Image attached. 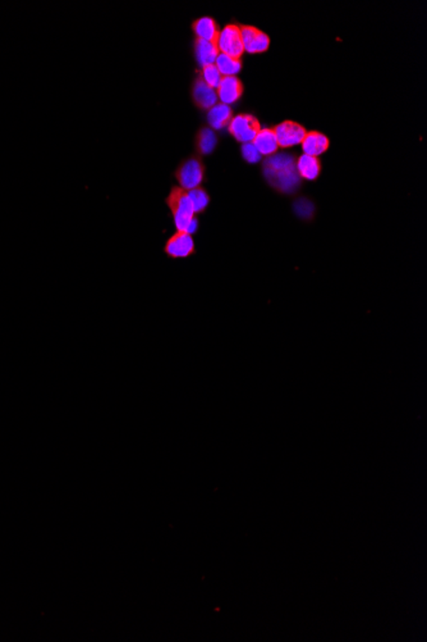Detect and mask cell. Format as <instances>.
<instances>
[{"mask_svg": "<svg viewBox=\"0 0 427 642\" xmlns=\"http://www.w3.org/2000/svg\"><path fill=\"white\" fill-rule=\"evenodd\" d=\"M191 28H192L193 34L196 36V39H201V40H205V42L218 45L220 28H219L218 22L213 17L205 16V17L198 18V19H195L192 22Z\"/></svg>", "mask_w": 427, "mask_h": 642, "instance_id": "obj_11", "label": "cell"}, {"mask_svg": "<svg viewBox=\"0 0 427 642\" xmlns=\"http://www.w3.org/2000/svg\"><path fill=\"white\" fill-rule=\"evenodd\" d=\"M261 125L259 119L252 116V115H237L236 117L232 118V121L228 125V131L229 134L237 140L242 142H252L256 137V135L260 133Z\"/></svg>", "mask_w": 427, "mask_h": 642, "instance_id": "obj_4", "label": "cell"}, {"mask_svg": "<svg viewBox=\"0 0 427 642\" xmlns=\"http://www.w3.org/2000/svg\"><path fill=\"white\" fill-rule=\"evenodd\" d=\"M218 142H219V137L213 128H210L209 126L201 127L195 136V149H196L198 155L200 157L210 155L216 149Z\"/></svg>", "mask_w": 427, "mask_h": 642, "instance_id": "obj_12", "label": "cell"}, {"mask_svg": "<svg viewBox=\"0 0 427 642\" xmlns=\"http://www.w3.org/2000/svg\"><path fill=\"white\" fill-rule=\"evenodd\" d=\"M165 204L171 210L173 223L177 231L187 233L192 221L196 218L189 192L183 190L180 186H173L165 199Z\"/></svg>", "mask_w": 427, "mask_h": 642, "instance_id": "obj_2", "label": "cell"}, {"mask_svg": "<svg viewBox=\"0 0 427 642\" xmlns=\"http://www.w3.org/2000/svg\"><path fill=\"white\" fill-rule=\"evenodd\" d=\"M329 142L326 135L321 134L319 131H310L304 136L302 142V151L304 154L311 155V157H319L328 151Z\"/></svg>", "mask_w": 427, "mask_h": 642, "instance_id": "obj_16", "label": "cell"}, {"mask_svg": "<svg viewBox=\"0 0 427 642\" xmlns=\"http://www.w3.org/2000/svg\"><path fill=\"white\" fill-rule=\"evenodd\" d=\"M243 49L248 54L265 53L270 47V37L254 26L239 25Z\"/></svg>", "mask_w": 427, "mask_h": 642, "instance_id": "obj_7", "label": "cell"}, {"mask_svg": "<svg viewBox=\"0 0 427 642\" xmlns=\"http://www.w3.org/2000/svg\"><path fill=\"white\" fill-rule=\"evenodd\" d=\"M232 118H233V109L230 105L223 104V103L215 104L213 108L207 110V115H206L207 125L210 128H213L214 131L227 127L229 125Z\"/></svg>", "mask_w": 427, "mask_h": 642, "instance_id": "obj_13", "label": "cell"}, {"mask_svg": "<svg viewBox=\"0 0 427 642\" xmlns=\"http://www.w3.org/2000/svg\"><path fill=\"white\" fill-rule=\"evenodd\" d=\"M201 78L204 80L207 86H210L211 89H215L219 86L220 84V80H222V75L219 74L218 68L215 67V65H209V66H205V67L201 68Z\"/></svg>", "mask_w": 427, "mask_h": 642, "instance_id": "obj_20", "label": "cell"}, {"mask_svg": "<svg viewBox=\"0 0 427 642\" xmlns=\"http://www.w3.org/2000/svg\"><path fill=\"white\" fill-rule=\"evenodd\" d=\"M263 174L271 189L281 195H293L301 187L296 159L292 154L271 155L263 162Z\"/></svg>", "mask_w": 427, "mask_h": 642, "instance_id": "obj_1", "label": "cell"}, {"mask_svg": "<svg viewBox=\"0 0 427 642\" xmlns=\"http://www.w3.org/2000/svg\"><path fill=\"white\" fill-rule=\"evenodd\" d=\"M218 49L219 53L229 56L232 58H242L245 49L241 39L239 25L228 24L223 30H220L219 39H218Z\"/></svg>", "mask_w": 427, "mask_h": 642, "instance_id": "obj_6", "label": "cell"}, {"mask_svg": "<svg viewBox=\"0 0 427 642\" xmlns=\"http://www.w3.org/2000/svg\"><path fill=\"white\" fill-rule=\"evenodd\" d=\"M193 54H195V59L198 66L202 68L215 63V60L219 56V49H218V45L215 44L201 40V39H195Z\"/></svg>", "mask_w": 427, "mask_h": 642, "instance_id": "obj_17", "label": "cell"}, {"mask_svg": "<svg viewBox=\"0 0 427 642\" xmlns=\"http://www.w3.org/2000/svg\"><path fill=\"white\" fill-rule=\"evenodd\" d=\"M297 172L301 178L307 181H316L321 175V160L319 157L304 154L296 160Z\"/></svg>", "mask_w": 427, "mask_h": 642, "instance_id": "obj_14", "label": "cell"}, {"mask_svg": "<svg viewBox=\"0 0 427 642\" xmlns=\"http://www.w3.org/2000/svg\"><path fill=\"white\" fill-rule=\"evenodd\" d=\"M252 144L255 145L259 153L265 157H271L277 154V151L279 149V144L277 140V135H275L274 128H261L260 133L256 135Z\"/></svg>", "mask_w": 427, "mask_h": 642, "instance_id": "obj_15", "label": "cell"}, {"mask_svg": "<svg viewBox=\"0 0 427 642\" xmlns=\"http://www.w3.org/2000/svg\"><path fill=\"white\" fill-rule=\"evenodd\" d=\"M215 67L218 68L219 74L222 77L227 76H237L241 69H242V59L232 58L229 56H225L219 53L218 58L215 60Z\"/></svg>", "mask_w": 427, "mask_h": 642, "instance_id": "obj_18", "label": "cell"}, {"mask_svg": "<svg viewBox=\"0 0 427 642\" xmlns=\"http://www.w3.org/2000/svg\"><path fill=\"white\" fill-rule=\"evenodd\" d=\"M180 187L186 192L201 187L206 181V167L200 155H189L183 159L174 172Z\"/></svg>", "mask_w": 427, "mask_h": 642, "instance_id": "obj_3", "label": "cell"}, {"mask_svg": "<svg viewBox=\"0 0 427 642\" xmlns=\"http://www.w3.org/2000/svg\"><path fill=\"white\" fill-rule=\"evenodd\" d=\"M165 255L171 259H187L196 254V244L192 235L177 231L164 245Z\"/></svg>", "mask_w": 427, "mask_h": 642, "instance_id": "obj_5", "label": "cell"}, {"mask_svg": "<svg viewBox=\"0 0 427 642\" xmlns=\"http://www.w3.org/2000/svg\"><path fill=\"white\" fill-rule=\"evenodd\" d=\"M191 96L193 104L198 107L200 110L207 112L209 109L213 108L215 104H218V94L215 89H211L210 86L204 83L201 76H198L193 80V84L191 87Z\"/></svg>", "mask_w": 427, "mask_h": 642, "instance_id": "obj_9", "label": "cell"}, {"mask_svg": "<svg viewBox=\"0 0 427 642\" xmlns=\"http://www.w3.org/2000/svg\"><path fill=\"white\" fill-rule=\"evenodd\" d=\"M241 151H242V157L246 160L247 163H257L260 162L263 155L259 153V151L256 149L255 145L252 142H245L241 148Z\"/></svg>", "mask_w": 427, "mask_h": 642, "instance_id": "obj_21", "label": "cell"}, {"mask_svg": "<svg viewBox=\"0 0 427 642\" xmlns=\"http://www.w3.org/2000/svg\"><path fill=\"white\" fill-rule=\"evenodd\" d=\"M189 198L192 201V204H193V210H195V214H202L205 213L210 203H211V196L210 194L206 192L205 189L201 186V187H198V189H193L189 192Z\"/></svg>", "mask_w": 427, "mask_h": 642, "instance_id": "obj_19", "label": "cell"}, {"mask_svg": "<svg viewBox=\"0 0 427 642\" xmlns=\"http://www.w3.org/2000/svg\"><path fill=\"white\" fill-rule=\"evenodd\" d=\"M216 94L218 99L222 101L223 104H234L243 95V84L237 76L222 77L220 84L216 87Z\"/></svg>", "mask_w": 427, "mask_h": 642, "instance_id": "obj_10", "label": "cell"}, {"mask_svg": "<svg viewBox=\"0 0 427 642\" xmlns=\"http://www.w3.org/2000/svg\"><path fill=\"white\" fill-rule=\"evenodd\" d=\"M274 131L277 135V140L279 144V148L287 149L292 148L298 144H302L304 136L307 134L304 126L293 122V121H284L278 126L274 127Z\"/></svg>", "mask_w": 427, "mask_h": 642, "instance_id": "obj_8", "label": "cell"}]
</instances>
